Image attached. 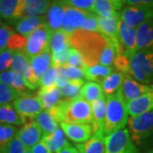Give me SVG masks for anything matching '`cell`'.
I'll return each instance as SVG.
<instances>
[{
    "label": "cell",
    "instance_id": "obj_1",
    "mask_svg": "<svg viewBox=\"0 0 153 153\" xmlns=\"http://www.w3.org/2000/svg\"><path fill=\"white\" fill-rule=\"evenodd\" d=\"M71 48L76 49L84 66L101 65L111 66L116 56L112 41L100 33L79 29L69 36Z\"/></svg>",
    "mask_w": 153,
    "mask_h": 153
},
{
    "label": "cell",
    "instance_id": "obj_2",
    "mask_svg": "<svg viewBox=\"0 0 153 153\" xmlns=\"http://www.w3.org/2000/svg\"><path fill=\"white\" fill-rule=\"evenodd\" d=\"M48 111L58 123L89 125L92 123L90 104L79 96L71 100H61Z\"/></svg>",
    "mask_w": 153,
    "mask_h": 153
},
{
    "label": "cell",
    "instance_id": "obj_3",
    "mask_svg": "<svg viewBox=\"0 0 153 153\" xmlns=\"http://www.w3.org/2000/svg\"><path fill=\"white\" fill-rule=\"evenodd\" d=\"M105 98L106 110L102 130L105 137L125 128L128 120L126 103L119 93L105 96Z\"/></svg>",
    "mask_w": 153,
    "mask_h": 153
},
{
    "label": "cell",
    "instance_id": "obj_4",
    "mask_svg": "<svg viewBox=\"0 0 153 153\" xmlns=\"http://www.w3.org/2000/svg\"><path fill=\"white\" fill-rule=\"evenodd\" d=\"M127 6L120 11L121 21L127 25L137 28L145 22L153 20V1L127 0Z\"/></svg>",
    "mask_w": 153,
    "mask_h": 153
},
{
    "label": "cell",
    "instance_id": "obj_5",
    "mask_svg": "<svg viewBox=\"0 0 153 153\" xmlns=\"http://www.w3.org/2000/svg\"><path fill=\"white\" fill-rule=\"evenodd\" d=\"M130 76L142 84L153 83V49L140 50L129 58Z\"/></svg>",
    "mask_w": 153,
    "mask_h": 153
},
{
    "label": "cell",
    "instance_id": "obj_6",
    "mask_svg": "<svg viewBox=\"0 0 153 153\" xmlns=\"http://www.w3.org/2000/svg\"><path fill=\"white\" fill-rule=\"evenodd\" d=\"M127 124L134 144L146 142L153 137V111L129 117Z\"/></svg>",
    "mask_w": 153,
    "mask_h": 153
},
{
    "label": "cell",
    "instance_id": "obj_7",
    "mask_svg": "<svg viewBox=\"0 0 153 153\" xmlns=\"http://www.w3.org/2000/svg\"><path fill=\"white\" fill-rule=\"evenodd\" d=\"M52 31L47 24L41 25L36 30L27 37V44L24 49V54L28 59L40 55L49 49V43Z\"/></svg>",
    "mask_w": 153,
    "mask_h": 153
},
{
    "label": "cell",
    "instance_id": "obj_8",
    "mask_svg": "<svg viewBox=\"0 0 153 153\" xmlns=\"http://www.w3.org/2000/svg\"><path fill=\"white\" fill-rule=\"evenodd\" d=\"M105 153H138L128 128L105 137Z\"/></svg>",
    "mask_w": 153,
    "mask_h": 153
},
{
    "label": "cell",
    "instance_id": "obj_9",
    "mask_svg": "<svg viewBox=\"0 0 153 153\" xmlns=\"http://www.w3.org/2000/svg\"><path fill=\"white\" fill-rule=\"evenodd\" d=\"M10 68L11 71L19 73L23 77L27 88L34 90L40 86V80L34 74L29 59L24 52L16 51L14 53Z\"/></svg>",
    "mask_w": 153,
    "mask_h": 153
},
{
    "label": "cell",
    "instance_id": "obj_10",
    "mask_svg": "<svg viewBox=\"0 0 153 153\" xmlns=\"http://www.w3.org/2000/svg\"><path fill=\"white\" fill-rule=\"evenodd\" d=\"M13 106L25 122L28 119H34L42 111H44L38 96L27 92L22 94L13 101Z\"/></svg>",
    "mask_w": 153,
    "mask_h": 153
},
{
    "label": "cell",
    "instance_id": "obj_11",
    "mask_svg": "<svg viewBox=\"0 0 153 153\" xmlns=\"http://www.w3.org/2000/svg\"><path fill=\"white\" fill-rule=\"evenodd\" d=\"M88 13V11L72 8L64 3V16L60 30L62 33L70 36L74 32L82 28Z\"/></svg>",
    "mask_w": 153,
    "mask_h": 153
},
{
    "label": "cell",
    "instance_id": "obj_12",
    "mask_svg": "<svg viewBox=\"0 0 153 153\" xmlns=\"http://www.w3.org/2000/svg\"><path fill=\"white\" fill-rule=\"evenodd\" d=\"M120 21V12L109 17L98 16L100 33L112 41L116 49V55H123V51L119 44L118 22Z\"/></svg>",
    "mask_w": 153,
    "mask_h": 153
},
{
    "label": "cell",
    "instance_id": "obj_13",
    "mask_svg": "<svg viewBox=\"0 0 153 153\" xmlns=\"http://www.w3.org/2000/svg\"><path fill=\"white\" fill-rule=\"evenodd\" d=\"M152 91L151 86L142 84L136 81L135 79H134L130 75L124 74L122 86L118 93L123 100V101L125 103H128L130 100H133L145 94Z\"/></svg>",
    "mask_w": 153,
    "mask_h": 153
},
{
    "label": "cell",
    "instance_id": "obj_14",
    "mask_svg": "<svg viewBox=\"0 0 153 153\" xmlns=\"http://www.w3.org/2000/svg\"><path fill=\"white\" fill-rule=\"evenodd\" d=\"M19 140L26 149H32L41 141L43 133L34 119H28L17 134Z\"/></svg>",
    "mask_w": 153,
    "mask_h": 153
},
{
    "label": "cell",
    "instance_id": "obj_15",
    "mask_svg": "<svg viewBox=\"0 0 153 153\" xmlns=\"http://www.w3.org/2000/svg\"><path fill=\"white\" fill-rule=\"evenodd\" d=\"M118 37L123 55L130 58L136 52V28L127 25L120 19L118 22Z\"/></svg>",
    "mask_w": 153,
    "mask_h": 153
},
{
    "label": "cell",
    "instance_id": "obj_16",
    "mask_svg": "<svg viewBox=\"0 0 153 153\" xmlns=\"http://www.w3.org/2000/svg\"><path fill=\"white\" fill-rule=\"evenodd\" d=\"M60 128L70 140L76 144L87 141L94 134L93 128L89 124H69L60 123Z\"/></svg>",
    "mask_w": 153,
    "mask_h": 153
},
{
    "label": "cell",
    "instance_id": "obj_17",
    "mask_svg": "<svg viewBox=\"0 0 153 153\" xmlns=\"http://www.w3.org/2000/svg\"><path fill=\"white\" fill-rule=\"evenodd\" d=\"M25 0H0V17L15 22L22 19Z\"/></svg>",
    "mask_w": 153,
    "mask_h": 153
},
{
    "label": "cell",
    "instance_id": "obj_18",
    "mask_svg": "<svg viewBox=\"0 0 153 153\" xmlns=\"http://www.w3.org/2000/svg\"><path fill=\"white\" fill-rule=\"evenodd\" d=\"M128 113L130 117L153 111V91L126 103Z\"/></svg>",
    "mask_w": 153,
    "mask_h": 153
},
{
    "label": "cell",
    "instance_id": "obj_19",
    "mask_svg": "<svg viewBox=\"0 0 153 153\" xmlns=\"http://www.w3.org/2000/svg\"><path fill=\"white\" fill-rule=\"evenodd\" d=\"M91 111H92V123L94 134H103V125H104L105 110H106V98L102 96L101 98L90 103Z\"/></svg>",
    "mask_w": 153,
    "mask_h": 153
},
{
    "label": "cell",
    "instance_id": "obj_20",
    "mask_svg": "<svg viewBox=\"0 0 153 153\" xmlns=\"http://www.w3.org/2000/svg\"><path fill=\"white\" fill-rule=\"evenodd\" d=\"M145 49H153V20L136 28V52Z\"/></svg>",
    "mask_w": 153,
    "mask_h": 153
},
{
    "label": "cell",
    "instance_id": "obj_21",
    "mask_svg": "<svg viewBox=\"0 0 153 153\" xmlns=\"http://www.w3.org/2000/svg\"><path fill=\"white\" fill-rule=\"evenodd\" d=\"M124 4L123 0H95L92 12L100 17H109L119 13Z\"/></svg>",
    "mask_w": 153,
    "mask_h": 153
},
{
    "label": "cell",
    "instance_id": "obj_22",
    "mask_svg": "<svg viewBox=\"0 0 153 153\" xmlns=\"http://www.w3.org/2000/svg\"><path fill=\"white\" fill-rule=\"evenodd\" d=\"M41 141L46 146L50 153H58L63 148L70 145L64 132L62 131L60 127L52 134L43 135Z\"/></svg>",
    "mask_w": 153,
    "mask_h": 153
},
{
    "label": "cell",
    "instance_id": "obj_23",
    "mask_svg": "<svg viewBox=\"0 0 153 153\" xmlns=\"http://www.w3.org/2000/svg\"><path fill=\"white\" fill-rule=\"evenodd\" d=\"M64 16V3L63 1H55L51 3L47 11L46 22L52 32L59 31L61 27Z\"/></svg>",
    "mask_w": 153,
    "mask_h": 153
},
{
    "label": "cell",
    "instance_id": "obj_24",
    "mask_svg": "<svg viewBox=\"0 0 153 153\" xmlns=\"http://www.w3.org/2000/svg\"><path fill=\"white\" fill-rule=\"evenodd\" d=\"M13 23H15L16 30L19 33V34L27 38L28 35H30L38 27L44 24H47V22H46V17L42 16L22 18Z\"/></svg>",
    "mask_w": 153,
    "mask_h": 153
},
{
    "label": "cell",
    "instance_id": "obj_25",
    "mask_svg": "<svg viewBox=\"0 0 153 153\" xmlns=\"http://www.w3.org/2000/svg\"><path fill=\"white\" fill-rule=\"evenodd\" d=\"M83 77L89 82H97L99 84L114 71L111 66H104L101 65H94L91 66H83L82 68Z\"/></svg>",
    "mask_w": 153,
    "mask_h": 153
},
{
    "label": "cell",
    "instance_id": "obj_26",
    "mask_svg": "<svg viewBox=\"0 0 153 153\" xmlns=\"http://www.w3.org/2000/svg\"><path fill=\"white\" fill-rule=\"evenodd\" d=\"M75 148L80 153H105V136L103 134H94L87 141L76 144Z\"/></svg>",
    "mask_w": 153,
    "mask_h": 153
},
{
    "label": "cell",
    "instance_id": "obj_27",
    "mask_svg": "<svg viewBox=\"0 0 153 153\" xmlns=\"http://www.w3.org/2000/svg\"><path fill=\"white\" fill-rule=\"evenodd\" d=\"M50 4L51 2L46 0H25L22 18L42 16L48 11Z\"/></svg>",
    "mask_w": 153,
    "mask_h": 153
},
{
    "label": "cell",
    "instance_id": "obj_28",
    "mask_svg": "<svg viewBox=\"0 0 153 153\" xmlns=\"http://www.w3.org/2000/svg\"><path fill=\"white\" fill-rule=\"evenodd\" d=\"M37 96L44 110H49L54 107L62 98L61 89L57 87L49 89H39Z\"/></svg>",
    "mask_w": 153,
    "mask_h": 153
},
{
    "label": "cell",
    "instance_id": "obj_29",
    "mask_svg": "<svg viewBox=\"0 0 153 153\" xmlns=\"http://www.w3.org/2000/svg\"><path fill=\"white\" fill-rule=\"evenodd\" d=\"M29 62L33 68L34 74L40 80L44 71L51 66V51L49 49H47L42 54L30 58Z\"/></svg>",
    "mask_w": 153,
    "mask_h": 153
},
{
    "label": "cell",
    "instance_id": "obj_30",
    "mask_svg": "<svg viewBox=\"0 0 153 153\" xmlns=\"http://www.w3.org/2000/svg\"><path fill=\"white\" fill-rule=\"evenodd\" d=\"M124 74L114 71L100 83L105 96L113 95L120 90Z\"/></svg>",
    "mask_w": 153,
    "mask_h": 153
},
{
    "label": "cell",
    "instance_id": "obj_31",
    "mask_svg": "<svg viewBox=\"0 0 153 153\" xmlns=\"http://www.w3.org/2000/svg\"><path fill=\"white\" fill-rule=\"evenodd\" d=\"M36 123L39 126L43 135H48L55 132L60 126L58 125V122L54 118L48 110L42 111L39 114L34 118Z\"/></svg>",
    "mask_w": 153,
    "mask_h": 153
},
{
    "label": "cell",
    "instance_id": "obj_32",
    "mask_svg": "<svg viewBox=\"0 0 153 153\" xmlns=\"http://www.w3.org/2000/svg\"><path fill=\"white\" fill-rule=\"evenodd\" d=\"M0 123L20 126L25 123V120L17 113L13 105L6 104L0 105Z\"/></svg>",
    "mask_w": 153,
    "mask_h": 153
},
{
    "label": "cell",
    "instance_id": "obj_33",
    "mask_svg": "<svg viewBox=\"0 0 153 153\" xmlns=\"http://www.w3.org/2000/svg\"><path fill=\"white\" fill-rule=\"evenodd\" d=\"M0 82L12 88L19 93H26L27 87L23 80V77L16 71L8 70L0 73Z\"/></svg>",
    "mask_w": 153,
    "mask_h": 153
},
{
    "label": "cell",
    "instance_id": "obj_34",
    "mask_svg": "<svg viewBox=\"0 0 153 153\" xmlns=\"http://www.w3.org/2000/svg\"><path fill=\"white\" fill-rule=\"evenodd\" d=\"M78 96L90 104L94 100L104 96V94L99 83L94 82H87L83 84Z\"/></svg>",
    "mask_w": 153,
    "mask_h": 153
},
{
    "label": "cell",
    "instance_id": "obj_35",
    "mask_svg": "<svg viewBox=\"0 0 153 153\" xmlns=\"http://www.w3.org/2000/svg\"><path fill=\"white\" fill-rule=\"evenodd\" d=\"M68 47H71L68 35L62 33L60 30L52 33L49 43V48L51 53L60 51Z\"/></svg>",
    "mask_w": 153,
    "mask_h": 153
},
{
    "label": "cell",
    "instance_id": "obj_36",
    "mask_svg": "<svg viewBox=\"0 0 153 153\" xmlns=\"http://www.w3.org/2000/svg\"><path fill=\"white\" fill-rule=\"evenodd\" d=\"M18 132L16 126L0 123V153H4L8 145L16 136Z\"/></svg>",
    "mask_w": 153,
    "mask_h": 153
},
{
    "label": "cell",
    "instance_id": "obj_37",
    "mask_svg": "<svg viewBox=\"0 0 153 153\" xmlns=\"http://www.w3.org/2000/svg\"><path fill=\"white\" fill-rule=\"evenodd\" d=\"M85 82L82 79L69 80L65 87L61 88V94L64 100H71L78 97L81 88Z\"/></svg>",
    "mask_w": 153,
    "mask_h": 153
},
{
    "label": "cell",
    "instance_id": "obj_38",
    "mask_svg": "<svg viewBox=\"0 0 153 153\" xmlns=\"http://www.w3.org/2000/svg\"><path fill=\"white\" fill-rule=\"evenodd\" d=\"M21 94H22L17 92L16 90L0 82V105L10 104Z\"/></svg>",
    "mask_w": 153,
    "mask_h": 153
},
{
    "label": "cell",
    "instance_id": "obj_39",
    "mask_svg": "<svg viewBox=\"0 0 153 153\" xmlns=\"http://www.w3.org/2000/svg\"><path fill=\"white\" fill-rule=\"evenodd\" d=\"M27 44V38L22 36L20 34L14 33L11 35L9 41H8V44H7V49H10L14 52L16 51H24L25 47Z\"/></svg>",
    "mask_w": 153,
    "mask_h": 153
},
{
    "label": "cell",
    "instance_id": "obj_40",
    "mask_svg": "<svg viewBox=\"0 0 153 153\" xmlns=\"http://www.w3.org/2000/svg\"><path fill=\"white\" fill-rule=\"evenodd\" d=\"M55 86V69L51 66L40 78V89H49Z\"/></svg>",
    "mask_w": 153,
    "mask_h": 153
},
{
    "label": "cell",
    "instance_id": "obj_41",
    "mask_svg": "<svg viewBox=\"0 0 153 153\" xmlns=\"http://www.w3.org/2000/svg\"><path fill=\"white\" fill-rule=\"evenodd\" d=\"M71 47H68L66 49L51 53V66L53 67L64 66L66 65V60L69 55V52Z\"/></svg>",
    "mask_w": 153,
    "mask_h": 153
},
{
    "label": "cell",
    "instance_id": "obj_42",
    "mask_svg": "<svg viewBox=\"0 0 153 153\" xmlns=\"http://www.w3.org/2000/svg\"><path fill=\"white\" fill-rule=\"evenodd\" d=\"M113 64L117 71L123 74L130 75V64L129 58L124 55H116L113 60Z\"/></svg>",
    "mask_w": 153,
    "mask_h": 153
},
{
    "label": "cell",
    "instance_id": "obj_43",
    "mask_svg": "<svg viewBox=\"0 0 153 153\" xmlns=\"http://www.w3.org/2000/svg\"><path fill=\"white\" fill-rule=\"evenodd\" d=\"M82 30L87 32H93V33H100L98 23V16L94 14L92 12H88L82 25Z\"/></svg>",
    "mask_w": 153,
    "mask_h": 153
},
{
    "label": "cell",
    "instance_id": "obj_44",
    "mask_svg": "<svg viewBox=\"0 0 153 153\" xmlns=\"http://www.w3.org/2000/svg\"><path fill=\"white\" fill-rule=\"evenodd\" d=\"M95 0H68L64 1L65 4L77 10L92 12Z\"/></svg>",
    "mask_w": 153,
    "mask_h": 153
},
{
    "label": "cell",
    "instance_id": "obj_45",
    "mask_svg": "<svg viewBox=\"0 0 153 153\" xmlns=\"http://www.w3.org/2000/svg\"><path fill=\"white\" fill-rule=\"evenodd\" d=\"M15 31L7 24L0 25V53L7 49L9 38Z\"/></svg>",
    "mask_w": 153,
    "mask_h": 153
},
{
    "label": "cell",
    "instance_id": "obj_46",
    "mask_svg": "<svg viewBox=\"0 0 153 153\" xmlns=\"http://www.w3.org/2000/svg\"><path fill=\"white\" fill-rule=\"evenodd\" d=\"M14 51L6 49L0 53V73L8 71L11 66Z\"/></svg>",
    "mask_w": 153,
    "mask_h": 153
},
{
    "label": "cell",
    "instance_id": "obj_47",
    "mask_svg": "<svg viewBox=\"0 0 153 153\" xmlns=\"http://www.w3.org/2000/svg\"><path fill=\"white\" fill-rule=\"evenodd\" d=\"M65 66H73V67H76V68H80V69H82V67L84 66L82 57H81V55H80V54L78 53V51L76 49L71 48Z\"/></svg>",
    "mask_w": 153,
    "mask_h": 153
},
{
    "label": "cell",
    "instance_id": "obj_48",
    "mask_svg": "<svg viewBox=\"0 0 153 153\" xmlns=\"http://www.w3.org/2000/svg\"><path fill=\"white\" fill-rule=\"evenodd\" d=\"M55 86L59 88H63L66 85L68 78L63 66L55 67Z\"/></svg>",
    "mask_w": 153,
    "mask_h": 153
},
{
    "label": "cell",
    "instance_id": "obj_49",
    "mask_svg": "<svg viewBox=\"0 0 153 153\" xmlns=\"http://www.w3.org/2000/svg\"><path fill=\"white\" fill-rule=\"evenodd\" d=\"M25 150L26 148L19 140L16 135L8 145L4 153H24Z\"/></svg>",
    "mask_w": 153,
    "mask_h": 153
},
{
    "label": "cell",
    "instance_id": "obj_50",
    "mask_svg": "<svg viewBox=\"0 0 153 153\" xmlns=\"http://www.w3.org/2000/svg\"><path fill=\"white\" fill-rule=\"evenodd\" d=\"M64 69L66 71V75L69 80H76V79H82L83 72L82 69L76 68L73 66H64Z\"/></svg>",
    "mask_w": 153,
    "mask_h": 153
},
{
    "label": "cell",
    "instance_id": "obj_51",
    "mask_svg": "<svg viewBox=\"0 0 153 153\" xmlns=\"http://www.w3.org/2000/svg\"><path fill=\"white\" fill-rule=\"evenodd\" d=\"M31 151H32L33 153H50L49 150L46 147V146L42 141H40L37 145H35L31 149Z\"/></svg>",
    "mask_w": 153,
    "mask_h": 153
},
{
    "label": "cell",
    "instance_id": "obj_52",
    "mask_svg": "<svg viewBox=\"0 0 153 153\" xmlns=\"http://www.w3.org/2000/svg\"><path fill=\"white\" fill-rule=\"evenodd\" d=\"M75 150H76V148L73 147L71 145H69L68 146L63 148V149H62L61 151H60L58 153H74Z\"/></svg>",
    "mask_w": 153,
    "mask_h": 153
},
{
    "label": "cell",
    "instance_id": "obj_53",
    "mask_svg": "<svg viewBox=\"0 0 153 153\" xmlns=\"http://www.w3.org/2000/svg\"><path fill=\"white\" fill-rule=\"evenodd\" d=\"M24 153H33V152H32L31 149H26V150H25V152Z\"/></svg>",
    "mask_w": 153,
    "mask_h": 153
},
{
    "label": "cell",
    "instance_id": "obj_54",
    "mask_svg": "<svg viewBox=\"0 0 153 153\" xmlns=\"http://www.w3.org/2000/svg\"><path fill=\"white\" fill-rule=\"evenodd\" d=\"M146 153H153V149H152V150H150L149 152H147Z\"/></svg>",
    "mask_w": 153,
    "mask_h": 153
},
{
    "label": "cell",
    "instance_id": "obj_55",
    "mask_svg": "<svg viewBox=\"0 0 153 153\" xmlns=\"http://www.w3.org/2000/svg\"><path fill=\"white\" fill-rule=\"evenodd\" d=\"M74 153H80V152H78V151L76 149V150H75V152H74Z\"/></svg>",
    "mask_w": 153,
    "mask_h": 153
},
{
    "label": "cell",
    "instance_id": "obj_56",
    "mask_svg": "<svg viewBox=\"0 0 153 153\" xmlns=\"http://www.w3.org/2000/svg\"><path fill=\"white\" fill-rule=\"evenodd\" d=\"M151 87H152V90H153V85H152V86H151Z\"/></svg>",
    "mask_w": 153,
    "mask_h": 153
},
{
    "label": "cell",
    "instance_id": "obj_57",
    "mask_svg": "<svg viewBox=\"0 0 153 153\" xmlns=\"http://www.w3.org/2000/svg\"><path fill=\"white\" fill-rule=\"evenodd\" d=\"M0 22H1V21H0Z\"/></svg>",
    "mask_w": 153,
    "mask_h": 153
}]
</instances>
